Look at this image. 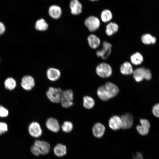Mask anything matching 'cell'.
I'll return each instance as SVG.
<instances>
[{
    "label": "cell",
    "mask_w": 159,
    "mask_h": 159,
    "mask_svg": "<svg viewBox=\"0 0 159 159\" xmlns=\"http://www.w3.org/2000/svg\"><path fill=\"white\" fill-rule=\"evenodd\" d=\"M119 92V89L117 85L111 82H107L98 88L97 94L101 100L106 101L116 96Z\"/></svg>",
    "instance_id": "cell-1"
},
{
    "label": "cell",
    "mask_w": 159,
    "mask_h": 159,
    "mask_svg": "<svg viewBox=\"0 0 159 159\" xmlns=\"http://www.w3.org/2000/svg\"><path fill=\"white\" fill-rule=\"evenodd\" d=\"M96 72L100 77L102 78H107L112 75V69L109 64L102 62L97 65L96 68Z\"/></svg>",
    "instance_id": "cell-2"
},
{
    "label": "cell",
    "mask_w": 159,
    "mask_h": 159,
    "mask_svg": "<svg viewBox=\"0 0 159 159\" xmlns=\"http://www.w3.org/2000/svg\"><path fill=\"white\" fill-rule=\"evenodd\" d=\"M73 93L71 90H67L63 91L60 100L62 107L67 108L72 106L73 104Z\"/></svg>",
    "instance_id": "cell-3"
},
{
    "label": "cell",
    "mask_w": 159,
    "mask_h": 159,
    "mask_svg": "<svg viewBox=\"0 0 159 159\" xmlns=\"http://www.w3.org/2000/svg\"><path fill=\"white\" fill-rule=\"evenodd\" d=\"M63 91L60 88L50 87L47 92L46 95L49 100L54 103L60 102L61 96Z\"/></svg>",
    "instance_id": "cell-4"
},
{
    "label": "cell",
    "mask_w": 159,
    "mask_h": 159,
    "mask_svg": "<svg viewBox=\"0 0 159 159\" xmlns=\"http://www.w3.org/2000/svg\"><path fill=\"white\" fill-rule=\"evenodd\" d=\"M85 24L89 31L93 32L97 30L100 25V21L97 17L90 16L85 21Z\"/></svg>",
    "instance_id": "cell-5"
},
{
    "label": "cell",
    "mask_w": 159,
    "mask_h": 159,
    "mask_svg": "<svg viewBox=\"0 0 159 159\" xmlns=\"http://www.w3.org/2000/svg\"><path fill=\"white\" fill-rule=\"evenodd\" d=\"M112 45L107 41H104L102 44V48L97 50L96 54L98 57H100L104 59H107L111 53Z\"/></svg>",
    "instance_id": "cell-6"
},
{
    "label": "cell",
    "mask_w": 159,
    "mask_h": 159,
    "mask_svg": "<svg viewBox=\"0 0 159 159\" xmlns=\"http://www.w3.org/2000/svg\"><path fill=\"white\" fill-rule=\"evenodd\" d=\"M140 125L136 126V130L138 133L142 135H145L149 132L150 125L148 120L146 119H141L140 120Z\"/></svg>",
    "instance_id": "cell-7"
},
{
    "label": "cell",
    "mask_w": 159,
    "mask_h": 159,
    "mask_svg": "<svg viewBox=\"0 0 159 159\" xmlns=\"http://www.w3.org/2000/svg\"><path fill=\"white\" fill-rule=\"evenodd\" d=\"M28 130L30 135L33 137H39L42 134V130L40 126L36 122H32L30 124Z\"/></svg>",
    "instance_id": "cell-8"
},
{
    "label": "cell",
    "mask_w": 159,
    "mask_h": 159,
    "mask_svg": "<svg viewBox=\"0 0 159 159\" xmlns=\"http://www.w3.org/2000/svg\"><path fill=\"white\" fill-rule=\"evenodd\" d=\"M122 121L121 128L125 130L130 128L133 124V118L132 115L130 113H126L120 117Z\"/></svg>",
    "instance_id": "cell-9"
},
{
    "label": "cell",
    "mask_w": 159,
    "mask_h": 159,
    "mask_svg": "<svg viewBox=\"0 0 159 159\" xmlns=\"http://www.w3.org/2000/svg\"><path fill=\"white\" fill-rule=\"evenodd\" d=\"M21 85L24 90H30L35 86L34 80L30 76H24L22 79Z\"/></svg>",
    "instance_id": "cell-10"
},
{
    "label": "cell",
    "mask_w": 159,
    "mask_h": 159,
    "mask_svg": "<svg viewBox=\"0 0 159 159\" xmlns=\"http://www.w3.org/2000/svg\"><path fill=\"white\" fill-rule=\"evenodd\" d=\"M34 145L39 148L41 154L42 155H46L48 153L49 151L50 144L46 141L37 140L35 141Z\"/></svg>",
    "instance_id": "cell-11"
},
{
    "label": "cell",
    "mask_w": 159,
    "mask_h": 159,
    "mask_svg": "<svg viewBox=\"0 0 159 159\" xmlns=\"http://www.w3.org/2000/svg\"><path fill=\"white\" fill-rule=\"evenodd\" d=\"M109 125L111 129L114 130L121 128L122 123L120 117L117 115L111 117L109 120Z\"/></svg>",
    "instance_id": "cell-12"
},
{
    "label": "cell",
    "mask_w": 159,
    "mask_h": 159,
    "mask_svg": "<svg viewBox=\"0 0 159 159\" xmlns=\"http://www.w3.org/2000/svg\"><path fill=\"white\" fill-rule=\"evenodd\" d=\"M105 130V126L102 124L97 122L94 124L92 131L94 136L96 138H101L104 135Z\"/></svg>",
    "instance_id": "cell-13"
},
{
    "label": "cell",
    "mask_w": 159,
    "mask_h": 159,
    "mask_svg": "<svg viewBox=\"0 0 159 159\" xmlns=\"http://www.w3.org/2000/svg\"><path fill=\"white\" fill-rule=\"evenodd\" d=\"M71 13L74 15L80 14L82 11V6L78 0H71L70 3Z\"/></svg>",
    "instance_id": "cell-14"
},
{
    "label": "cell",
    "mask_w": 159,
    "mask_h": 159,
    "mask_svg": "<svg viewBox=\"0 0 159 159\" xmlns=\"http://www.w3.org/2000/svg\"><path fill=\"white\" fill-rule=\"evenodd\" d=\"M46 125L49 130L54 132H58L60 129V126L58 121L53 118H50L47 120Z\"/></svg>",
    "instance_id": "cell-15"
},
{
    "label": "cell",
    "mask_w": 159,
    "mask_h": 159,
    "mask_svg": "<svg viewBox=\"0 0 159 159\" xmlns=\"http://www.w3.org/2000/svg\"><path fill=\"white\" fill-rule=\"evenodd\" d=\"M48 12L50 16L55 19L59 18L62 13L61 8L56 5L51 6L49 8Z\"/></svg>",
    "instance_id": "cell-16"
},
{
    "label": "cell",
    "mask_w": 159,
    "mask_h": 159,
    "mask_svg": "<svg viewBox=\"0 0 159 159\" xmlns=\"http://www.w3.org/2000/svg\"><path fill=\"white\" fill-rule=\"evenodd\" d=\"M145 69L144 67H139L133 70V77L137 82H139L145 79Z\"/></svg>",
    "instance_id": "cell-17"
},
{
    "label": "cell",
    "mask_w": 159,
    "mask_h": 159,
    "mask_svg": "<svg viewBox=\"0 0 159 159\" xmlns=\"http://www.w3.org/2000/svg\"><path fill=\"white\" fill-rule=\"evenodd\" d=\"M89 46L93 49H96L100 45L101 41L100 39L95 34H91L87 38Z\"/></svg>",
    "instance_id": "cell-18"
},
{
    "label": "cell",
    "mask_w": 159,
    "mask_h": 159,
    "mask_svg": "<svg viewBox=\"0 0 159 159\" xmlns=\"http://www.w3.org/2000/svg\"><path fill=\"white\" fill-rule=\"evenodd\" d=\"M47 75L49 80L51 81H55L59 78L60 72V71L57 69L50 68L47 70Z\"/></svg>",
    "instance_id": "cell-19"
},
{
    "label": "cell",
    "mask_w": 159,
    "mask_h": 159,
    "mask_svg": "<svg viewBox=\"0 0 159 159\" xmlns=\"http://www.w3.org/2000/svg\"><path fill=\"white\" fill-rule=\"evenodd\" d=\"M120 71L123 74L129 75L132 74L133 70L131 64L129 62H126L121 65Z\"/></svg>",
    "instance_id": "cell-20"
},
{
    "label": "cell",
    "mask_w": 159,
    "mask_h": 159,
    "mask_svg": "<svg viewBox=\"0 0 159 159\" xmlns=\"http://www.w3.org/2000/svg\"><path fill=\"white\" fill-rule=\"evenodd\" d=\"M118 29V26L116 23L110 22L106 26L105 33L108 36H111L116 33Z\"/></svg>",
    "instance_id": "cell-21"
},
{
    "label": "cell",
    "mask_w": 159,
    "mask_h": 159,
    "mask_svg": "<svg viewBox=\"0 0 159 159\" xmlns=\"http://www.w3.org/2000/svg\"><path fill=\"white\" fill-rule=\"evenodd\" d=\"M53 150L54 154L56 156L61 157L66 154L67 148L64 145L58 144L54 147Z\"/></svg>",
    "instance_id": "cell-22"
},
{
    "label": "cell",
    "mask_w": 159,
    "mask_h": 159,
    "mask_svg": "<svg viewBox=\"0 0 159 159\" xmlns=\"http://www.w3.org/2000/svg\"><path fill=\"white\" fill-rule=\"evenodd\" d=\"M130 60L132 64L137 65L142 63L143 61V57L140 52H136L131 56Z\"/></svg>",
    "instance_id": "cell-23"
},
{
    "label": "cell",
    "mask_w": 159,
    "mask_h": 159,
    "mask_svg": "<svg viewBox=\"0 0 159 159\" xmlns=\"http://www.w3.org/2000/svg\"><path fill=\"white\" fill-rule=\"evenodd\" d=\"M141 40L143 44L146 45L154 44L156 43V40L155 37L149 34H143L141 37Z\"/></svg>",
    "instance_id": "cell-24"
},
{
    "label": "cell",
    "mask_w": 159,
    "mask_h": 159,
    "mask_svg": "<svg viewBox=\"0 0 159 159\" xmlns=\"http://www.w3.org/2000/svg\"><path fill=\"white\" fill-rule=\"evenodd\" d=\"M95 104V102L92 98L89 96L84 97L83 105L85 108L89 109H91Z\"/></svg>",
    "instance_id": "cell-25"
},
{
    "label": "cell",
    "mask_w": 159,
    "mask_h": 159,
    "mask_svg": "<svg viewBox=\"0 0 159 159\" xmlns=\"http://www.w3.org/2000/svg\"><path fill=\"white\" fill-rule=\"evenodd\" d=\"M48 28V25L43 19H41L37 21L35 24V28L40 31H44Z\"/></svg>",
    "instance_id": "cell-26"
},
{
    "label": "cell",
    "mask_w": 159,
    "mask_h": 159,
    "mask_svg": "<svg viewBox=\"0 0 159 159\" xmlns=\"http://www.w3.org/2000/svg\"><path fill=\"white\" fill-rule=\"evenodd\" d=\"M112 18V15L109 10L105 9L102 11L101 14L102 21L104 22H107L110 21Z\"/></svg>",
    "instance_id": "cell-27"
},
{
    "label": "cell",
    "mask_w": 159,
    "mask_h": 159,
    "mask_svg": "<svg viewBox=\"0 0 159 159\" xmlns=\"http://www.w3.org/2000/svg\"><path fill=\"white\" fill-rule=\"evenodd\" d=\"M4 85L6 89L12 90L16 87V82L15 80L12 77H8L5 80Z\"/></svg>",
    "instance_id": "cell-28"
},
{
    "label": "cell",
    "mask_w": 159,
    "mask_h": 159,
    "mask_svg": "<svg viewBox=\"0 0 159 159\" xmlns=\"http://www.w3.org/2000/svg\"><path fill=\"white\" fill-rule=\"evenodd\" d=\"M62 130L66 132H70L73 128V125L72 123L70 121H65L62 126Z\"/></svg>",
    "instance_id": "cell-29"
},
{
    "label": "cell",
    "mask_w": 159,
    "mask_h": 159,
    "mask_svg": "<svg viewBox=\"0 0 159 159\" xmlns=\"http://www.w3.org/2000/svg\"><path fill=\"white\" fill-rule=\"evenodd\" d=\"M152 112L155 116L159 118V103L156 104L153 106Z\"/></svg>",
    "instance_id": "cell-30"
},
{
    "label": "cell",
    "mask_w": 159,
    "mask_h": 159,
    "mask_svg": "<svg viewBox=\"0 0 159 159\" xmlns=\"http://www.w3.org/2000/svg\"><path fill=\"white\" fill-rule=\"evenodd\" d=\"M8 130L7 125L4 122H0V135L4 133Z\"/></svg>",
    "instance_id": "cell-31"
},
{
    "label": "cell",
    "mask_w": 159,
    "mask_h": 159,
    "mask_svg": "<svg viewBox=\"0 0 159 159\" xmlns=\"http://www.w3.org/2000/svg\"><path fill=\"white\" fill-rule=\"evenodd\" d=\"M31 151L32 153L35 156H38L41 154L39 148L34 145L31 147Z\"/></svg>",
    "instance_id": "cell-32"
},
{
    "label": "cell",
    "mask_w": 159,
    "mask_h": 159,
    "mask_svg": "<svg viewBox=\"0 0 159 159\" xmlns=\"http://www.w3.org/2000/svg\"><path fill=\"white\" fill-rule=\"evenodd\" d=\"M9 112L8 110L2 106H0V116L5 117L8 115Z\"/></svg>",
    "instance_id": "cell-33"
},
{
    "label": "cell",
    "mask_w": 159,
    "mask_h": 159,
    "mask_svg": "<svg viewBox=\"0 0 159 159\" xmlns=\"http://www.w3.org/2000/svg\"><path fill=\"white\" fill-rule=\"evenodd\" d=\"M152 77V74L150 70L148 69H145V79L149 80L151 79Z\"/></svg>",
    "instance_id": "cell-34"
},
{
    "label": "cell",
    "mask_w": 159,
    "mask_h": 159,
    "mask_svg": "<svg viewBox=\"0 0 159 159\" xmlns=\"http://www.w3.org/2000/svg\"><path fill=\"white\" fill-rule=\"evenodd\" d=\"M6 30L5 26L4 24L0 21V35L3 34Z\"/></svg>",
    "instance_id": "cell-35"
},
{
    "label": "cell",
    "mask_w": 159,
    "mask_h": 159,
    "mask_svg": "<svg viewBox=\"0 0 159 159\" xmlns=\"http://www.w3.org/2000/svg\"><path fill=\"white\" fill-rule=\"evenodd\" d=\"M133 159H144L142 154L140 152H138L135 155L133 156Z\"/></svg>",
    "instance_id": "cell-36"
},
{
    "label": "cell",
    "mask_w": 159,
    "mask_h": 159,
    "mask_svg": "<svg viewBox=\"0 0 159 159\" xmlns=\"http://www.w3.org/2000/svg\"><path fill=\"white\" fill-rule=\"evenodd\" d=\"M90 0L91 1H94L98 0Z\"/></svg>",
    "instance_id": "cell-37"
}]
</instances>
